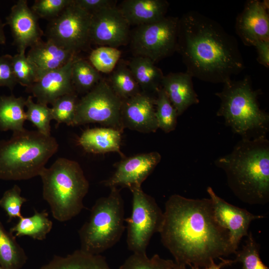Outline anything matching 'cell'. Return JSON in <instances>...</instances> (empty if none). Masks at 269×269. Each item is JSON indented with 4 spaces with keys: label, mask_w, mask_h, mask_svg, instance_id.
<instances>
[{
    "label": "cell",
    "mask_w": 269,
    "mask_h": 269,
    "mask_svg": "<svg viewBox=\"0 0 269 269\" xmlns=\"http://www.w3.org/2000/svg\"><path fill=\"white\" fill-rule=\"evenodd\" d=\"M91 15L73 0L56 18L49 21L46 30L47 39L78 54L91 43L90 26Z\"/></svg>",
    "instance_id": "8fae6325"
},
{
    "label": "cell",
    "mask_w": 269,
    "mask_h": 269,
    "mask_svg": "<svg viewBox=\"0 0 269 269\" xmlns=\"http://www.w3.org/2000/svg\"><path fill=\"white\" fill-rule=\"evenodd\" d=\"M176 51L186 72L206 82L224 84L245 67L237 39L218 22L195 10L179 18Z\"/></svg>",
    "instance_id": "7a4b0ae2"
},
{
    "label": "cell",
    "mask_w": 269,
    "mask_h": 269,
    "mask_svg": "<svg viewBox=\"0 0 269 269\" xmlns=\"http://www.w3.org/2000/svg\"><path fill=\"white\" fill-rule=\"evenodd\" d=\"M108 82L113 90L122 100L141 92L131 70L124 63L118 64L112 72Z\"/></svg>",
    "instance_id": "f1b7e54d"
},
{
    "label": "cell",
    "mask_w": 269,
    "mask_h": 269,
    "mask_svg": "<svg viewBox=\"0 0 269 269\" xmlns=\"http://www.w3.org/2000/svg\"><path fill=\"white\" fill-rule=\"evenodd\" d=\"M192 78L186 72H171L162 78L161 87L177 111L178 116L191 106L199 103L193 87Z\"/></svg>",
    "instance_id": "d6986e66"
},
{
    "label": "cell",
    "mask_w": 269,
    "mask_h": 269,
    "mask_svg": "<svg viewBox=\"0 0 269 269\" xmlns=\"http://www.w3.org/2000/svg\"><path fill=\"white\" fill-rule=\"evenodd\" d=\"M121 52L117 48L101 46L93 50L89 55V62L99 72H112L118 63Z\"/></svg>",
    "instance_id": "e575fe53"
},
{
    "label": "cell",
    "mask_w": 269,
    "mask_h": 269,
    "mask_svg": "<svg viewBox=\"0 0 269 269\" xmlns=\"http://www.w3.org/2000/svg\"><path fill=\"white\" fill-rule=\"evenodd\" d=\"M220 259L221 260V262L220 263L217 264L215 263L214 261H213L208 267L203 269L193 266H190V267L191 269H222L223 268L235 264L234 260H226L222 258H220Z\"/></svg>",
    "instance_id": "b9f144b4"
},
{
    "label": "cell",
    "mask_w": 269,
    "mask_h": 269,
    "mask_svg": "<svg viewBox=\"0 0 269 269\" xmlns=\"http://www.w3.org/2000/svg\"><path fill=\"white\" fill-rule=\"evenodd\" d=\"M124 216L120 189L111 188L107 196L96 200L88 220L79 230L80 249L90 254L100 255L113 247L125 230Z\"/></svg>",
    "instance_id": "52a82bcc"
},
{
    "label": "cell",
    "mask_w": 269,
    "mask_h": 269,
    "mask_svg": "<svg viewBox=\"0 0 269 269\" xmlns=\"http://www.w3.org/2000/svg\"><path fill=\"white\" fill-rule=\"evenodd\" d=\"M102 79L100 72L89 61L77 57L71 71L72 82L76 92L86 94Z\"/></svg>",
    "instance_id": "83f0119b"
},
{
    "label": "cell",
    "mask_w": 269,
    "mask_h": 269,
    "mask_svg": "<svg viewBox=\"0 0 269 269\" xmlns=\"http://www.w3.org/2000/svg\"><path fill=\"white\" fill-rule=\"evenodd\" d=\"M4 23L2 22L0 18V44H4L6 42V37L3 31Z\"/></svg>",
    "instance_id": "7bdbcfd3"
},
{
    "label": "cell",
    "mask_w": 269,
    "mask_h": 269,
    "mask_svg": "<svg viewBox=\"0 0 269 269\" xmlns=\"http://www.w3.org/2000/svg\"><path fill=\"white\" fill-rule=\"evenodd\" d=\"M26 98L14 95L0 96V130L19 132L24 129Z\"/></svg>",
    "instance_id": "d4e9b609"
},
{
    "label": "cell",
    "mask_w": 269,
    "mask_h": 269,
    "mask_svg": "<svg viewBox=\"0 0 269 269\" xmlns=\"http://www.w3.org/2000/svg\"><path fill=\"white\" fill-rule=\"evenodd\" d=\"M25 53H17L12 56L11 63L17 83L27 88L38 80L39 73L35 65L27 58Z\"/></svg>",
    "instance_id": "1f68e13d"
},
{
    "label": "cell",
    "mask_w": 269,
    "mask_h": 269,
    "mask_svg": "<svg viewBox=\"0 0 269 269\" xmlns=\"http://www.w3.org/2000/svg\"><path fill=\"white\" fill-rule=\"evenodd\" d=\"M12 56L5 54L0 56V87H7L12 91L17 84L11 63Z\"/></svg>",
    "instance_id": "f35d334b"
},
{
    "label": "cell",
    "mask_w": 269,
    "mask_h": 269,
    "mask_svg": "<svg viewBox=\"0 0 269 269\" xmlns=\"http://www.w3.org/2000/svg\"><path fill=\"white\" fill-rule=\"evenodd\" d=\"M39 176L43 199L55 219L66 222L81 212L89 183L78 162L58 158L49 167L44 168Z\"/></svg>",
    "instance_id": "8992f818"
},
{
    "label": "cell",
    "mask_w": 269,
    "mask_h": 269,
    "mask_svg": "<svg viewBox=\"0 0 269 269\" xmlns=\"http://www.w3.org/2000/svg\"><path fill=\"white\" fill-rule=\"evenodd\" d=\"M0 269H4L3 268H2V267H1V266H0Z\"/></svg>",
    "instance_id": "f6af8a7d"
},
{
    "label": "cell",
    "mask_w": 269,
    "mask_h": 269,
    "mask_svg": "<svg viewBox=\"0 0 269 269\" xmlns=\"http://www.w3.org/2000/svg\"><path fill=\"white\" fill-rule=\"evenodd\" d=\"M116 1L112 0H74L76 5L91 15L104 8L116 5Z\"/></svg>",
    "instance_id": "ab89813d"
},
{
    "label": "cell",
    "mask_w": 269,
    "mask_h": 269,
    "mask_svg": "<svg viewBox=\"0 0 269 269\" xmlns=\"http://www.w3.org/2000/svg\"><path fill=\"white\" fill-rule=\"evenodd\" d=\"M245 244L240 251H237L235 264L240 263L242 269H269L262 261L260 256V246L251 231L249 232Z\"/></svg>",
    "instance_id": "d6a6232c"
},
{
    "label": "cell",
    "mask_w": 269,
    "mask_h": 269,
    "mask_svg": "<svg viewBox=\"0 0 269 269\" xmlns=\"http://www.w3.org/2000/svg\"><path fill=\"white\" fill-rule=\"evenodd\" d=\"M26 260L23 249L0 222V266L5 269H20Z\"/></svg>",
    "instance_id": "4316f807"
},
{
    "label": "cell",
    "mask_w": 269,
    "mask_h": 269,
    "mask_svg": "<svg viewBox=\"0 0 269 269\" xmlns=\"http://www.w3.org/2000/svg\"><path fill=\"white\" fill-rule=\"evenodd\" d=\"M122 133L109 127L88 129L81 134L78 143L89 153L104 154L115 152L123 158L125 155L121 151Z\"/></svg>",
    "instance_id": "7402d4cb"
},
{
    "label": "cell",
    "mask_w": 269,
    "mask_h": 269,
    "mask_svg": "<svg viewBox=\"0 0 269 269\" xmlns=\"http://www.w3.org/2000/svg\"><path fill=\"white\" fill-rule=\"evenodd\" d=\"M53 223L48 218L46 210L34 211L33 215L21 216L17 223L12 227L10 232L15 233V237L29 236L33 239L42 241L51 231Z\"/></svg>",
    "instance_id": "484cf974"
},
{
    "label": "cell",
    "mask_w": 269,
    "mask_h": 269,
    "mask_svg": "<svg viewBox=\"0 0 269 269\" xmlns=\"http://www.w3.org/2000/svg\"><path fill=\"white\" fill-rule=\"evenodd\" d=\"M179 18L166 16L156 21L136 26L130 34L134 56L150 59L154 63L177 50Z\"/></svg>",
    "instance_id": "ba28073f"
},
{
    "label": "cell",
    "mask_w": 269,
    "mask_h": 269,
    "mask_svg": "<svg viewBox=\"0 0 269 269\" xmlns=\"http://www.w3.org/2000/svg\"><path fill=\"white\" fill-rule=\"evenodd\" d=\"M117 7L130 26H139L165 17L169 3L165 0H125Z\"/></svg>",
    "instance_id": "44dd1931"
},
{
    "label": "cell",
    "mask_w": 269,
    "mask_h": 269,
    "mask_svg": "<svg viewBox=\"0 0 269 269\" xmlns=\"http://www.w3.org/2000/svg\"><path fill=\"white\" fill-rule=\"evenodd\" d=\"M257 51V61L266 68L269 67V40L261 41L254 46Z\"/></svg>",
    "instance_id": "60d3db41"
},
{
    "label": "cell",
    "mask_w": 269,
    "mask_h": 269,
    "mask_svg": "<svg viewBox=\"0 0 269 269\" xmlns=\"http://www.w3.org/2000/svg\"><path fill=\"white\" fill-rule=\"evenodd\" d=\"M130 26L116 5L101 9L91 15V43L115 48L125 45L130 40Z\"/></svg>",
    "instance_id": "7c38bea8"
},
{
    "label": "cell",
    "mask_w": 269,
    "mask_h": 269,
    "mask_svg": "<svg viewBox=\"0 0 269 269\" xmlns=\"http://www.w3.org/2000/svg\"><path fill=\"white\" fill-rule=\"evenodd\" d=\"M207 192L212 201L216 219L228 231L231 246L236 252L241 239L248 235L251 222L265 217L229 203L218 196L211 187L207 188Z\"/></svg>",
    "instance_id": "5bb4252c"
},
{
    "label": "cell",
    "mask_w": 269,
    "mask_h": 269,
    "mask_svg": "<svg viewBox=\"0 0 269 269\" xmlns=\"http://www.w3.org/2000/svg\"><path fill=\"white\" fill-rule=\"evenodd\" d=\"M163 215L161 241L176 264L205 268L216 259L236 253L228 231L216 219L210 198L172 195Z\"/></svg>",
    "instance_id": "6da1fadb"
},
{
    "label": "cell",
    "mask_w": 269,
    "mask_h": 269,
    "mask_svg": "<svg viewBox=\"0 0 269 269\" xmlns=\"http://www.w3.org/2000/svg\"><path fill=\"white\" fill-rule=\"evenodd\" d=\"M123 100L109 82L102 80L79 99L73 126L98 123L123 132L121 120Z\"/></svg>",
    "instance_id": "30bf717a"
},
{
    "label": "cell",
    "mask_w": 269,
    "mask_h": 269,
    "mask_svg": "<svg viewBox=\"0 0 269 269\" xmlns=\"http://www.w3.org/2000/svg\"><path fill=\"white\" fill-rule=\"evenodd\" d=\"M79 99L76 93L64 95L57 99L51 108L53 120L58 124L73 126Z\"/></svg>",
    "instance_id": "836d02e7"
},
{
    "label": "cell",
    "mask_w": 269,
    "mask_h": 269,
    "mask_svg": "<svg viewBox=\"0 0 269 269\" xmlns=\"http://www.w3.org/2000/svg\"><path fill=\"white\" fill-rule=\"evenodd\" d=\"M223 85L222 90L215 94L221 101L217 116L223 118L225 125L241 139L267 137L269 115L260 108L258 97L261 90L254 89L248 76L231 79Z\"/></svg>",
    "instance_id": "277c9868"
},
{
    "label": "cell",
    "mask_w": 269,
    "mask_h": 269,
    "mask_svg": "<svg viewBox=\"0 0 269 269\" xmlns=\"http://www.w3.org/2000/svg\"><path fill=\"white\" fill-rule=\"evenodd\" d=\"M128 66L141 92L156 96L164 76L161 69L150 59L140 56H134Z\"/></svg>",
    "instance_id": "603a6c76"
},
{
    "label": "cell",
    "mask_w": 269,
    "mask_h": 269,
    "mask_svg": "<svg viewBox=\"0 0 269 269\" xmlns=\"http://www.w3.org/2000/svg\"><path fill=\"white\" fill-rule=\"evenodd\" d=\"M25 107L26 120L30 121L40 133L50 136V122L53 120L51 108L47 105L34 102L31 95L26 98Z\"/></svg>",
    "instance_id": "4dcf8cb0"
},
{
    "label": "cell",
    "mask_w": 269,
    "mask_h": 269,
    "mask_svg": "<svg viewBox=\"0 0 269 269\" xmlns=\"http://www.w3.org/2000/svg\"><path fill=\"white\" fill-rule=\"evenodd\" d=\"M155 97L140 92L123 100L121 120L124 129L142 133L155 132L158 129L155 117Z\"/></svg>",
    "instance_id": "e0dca14e"
},
{
    "label": "cell",
    "mask_w": 269,
    "mask_h": 269,
    "mask_svg": "<svg viewBox=\"0 0 269 269\" xmlns=\"http://www.w3.org/2000/svg\"><path fill=\"white\" fill-rule=\"evenodd\" d=\"M175 262L155 254L149 258L146 254L133 253L120 266L119 269H172Z\"/></svg>",
    "instance_id": "d590c367"
},
{
    "label": "cell",
    "mask_w": 269,
    "mask_h": 269,
    "mask_svg": "<svg viewBox=\"0 0 269 269\" xmlns=\"http://www.w3.org/2000/svg\"><path fill=\"white\" fill-rule=\"evenodd\" d=\"M21 189L17 185L6 190L0 199V207L6 212L8 221L13 218H20L21 209L27 199L21 196Z\"/></svg>",
    "instance_id": "8d00e7d4"
},
{
    "label": "cell",
    "mask_w": 269,
    "mask_h": 269,
    "mask_svg": "<svg viewBox=\"0 0 269 269\" xmlns=\"http://www.w3.org/2000/svg\"><path fill=\"white\" fill-rule=\"evenodd\" d=\"M39 18L26 0H19L12 6L4 24L10 28L12 44L18 53L25 52L27 48L42 39L44 33L39 26Z\"/></svg>",
    "instance_id": "2e32d148"
},
{
    "label": "cell",
    "mask_w": 269,
    "mask_h": 269,
    "mask_svg": "<svg viewBox=\"0 0 269 269\" xmlns=\"http://www.w3.org/2000/svg\"><path fill=\"white\" fill-rule=\"evenodd\" d=\"M132 210L127 222V244L133 253L146 254L153 235L159 233L163 221V212L152 196L141 187L131 191Z\"/></svg>",
    "instance_id": "9c48e42d"
},
{
    "label": "cell",
    "mask_w": 269,
    "mask_h": 269,
    "mask_svg": "<svg viewBox=\"0 0 269 269\" xmlns=\"http://www.w3.org/2000/svg\"><path fill=\"white\" fill-rule=\"evenodd\" d=\"M59 145L51 135L26 129L0 141V179L23 180L39 176Z\"/></svg>",
    "instance_id": "5b68a950"
},
{
    "label": "cell",
    "mask_w": 269,
    "mask_h": 269,
    "mask_svg": "<svg viewBox=\"0 0 269 269\" xmlns=\"http://www.w3.org/2000/svg\"><path fill=\"white\" fill-rule=\"evenodd\" d=\"M269 1L250 0L236 20V31L246 46L269 40Z\"/></svg>",
    "instance_id": "9a60e30c"
},
{
    "label": "cell",
    "mask_w": 269,
    "mask_h": 269,
    "mask_svg": "<svg viewBox=\"0 0 269 269\" xmlns=\"http://www.w3.org/2000/svg\"><path fill=\"white\" fill-rule=\"evenodd\" d=\"M73 0H36L31 9L41 18L48 21L57 17Z\"/></svg>",
    "instance_id": "74e56055"
},
{
    "label": "cell",
    "mask_w": 269,
    "mask_h": 269,
    "mask_svg": "<svg viewBox=\"0 0 269 269\" xmlns=\"http://www.w3.org/2000/svg\"><path fill=\"white\" fill-rule=\"evenodd\" d=\"M161 159L160 154L157 151L124 157L116 165V170L112 176L102 183L110 188H128L131 191L140 188Z\"/></svg>",
    "instance_id": "4fadbf2b"
},
{
    "label": "cell",
    "mask_w": 269,
    "mask_h": 269,
    "mask_svg": "<svg viewBox=\"0 0 269 269\" xmlns=\"http://www.w3.org/2000/svg\"><path fill=\"white\" fill-rule=\"evenodd\" d=\"M40 269H111L105 258L81 249L65 257L55 256Z\"/></svg>",
    "instance_id": "cb8c5ba5"
},
{
    "label": "cell",
    "mask_w": 269,
    "mask_h": 269,
    "mask_svg": "<svg viewBox=\"0 0 269 269\" xmlns=\"http://www.w3.org/2000/svg\"><path fill=\"white\" fill-rule=\"evenodd\" d=\"M227 184L242 201L264 205L269 201V140L267 137L241 139L232 151L217 158Z\"/></svg>",
    "instance_id": "3957f363"
},
{
    "label": "cell",
    "mask_w": 269,
    "mask_h": 269,
    "mask_svg": "<svg viewBox=\"0 0 269 269\" xmlns=\"http://www.w3.org/2000/svg\"><path fill=\"white\" fill-rule=\"evenodd\" d=\"M172 269H187V266L179 265L175 263Z\"/></svg>",
    "instance_id": "ee69618b"
},
{
    "label": "cell",
    "mask_w": 269,
    "mask_h": 269,
    "mask_svg": "<svg viewBox=\"0 0 269 269\" xmlns=\"http://www.w3.org/2000/svg\"><path fill=\"white\" fill-rule=\"evenodd\" d=\"M155 104V117L158 129L165 133L173 131L177 126L178 116L161 87L157 91Z\"/></svg>",
    "instance_id": "f546056e"
},
{
    "label": "cell",
    "mask_w": 269,
    "mask_h": 269,
    "mask_svg": "<svg viewBox=\"0 0 269 269\" xmlns=\"http://www.w3.org/2000/svg\"><path fill=\"white\" fill-rule=\"evenodd\" d=\"M78 55L73 57L64 66L42 75L26 91L31 93L37 102L52 104L58 98L70 93H76L72 84L71 71Z\"/></svg>",
    "instance_id": "ac0fdd59"
},
{
    "label": "cell",
    "mask_w": 269,
    "mask_h": 269,
    "mask_svg": "<svg viewBox=\"0 0 269 269\" xmlns=\"http://www.w3.org/2000/svg\"><path fill=\"white\" fill-rule=\"evenodd\" d=\"M26 55L37 68L39 78L47 72L64 66L77 54L51 40L41 39L30 47Z\"/></svg>",
    "instance_id": "ffe728a7"
}]
</instances>
